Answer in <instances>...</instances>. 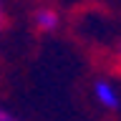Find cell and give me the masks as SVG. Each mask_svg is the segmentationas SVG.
<instances>
[{
    "instance_id": "277c9868",
    "label": "cell",
    "mask_w": 121,
    "mask_h": 121,
    "mask_svg": "<svg viewBox=\"0 0 121 121\" xmlns=\"http://www.w3.org/2000/svg\"><path fill=\"white\" fill-rule=\"evenodd\" d=\"M3 20H5V13H3V0H0V28H3Z\"/></svg>"
},
{
    "instance_id": "6da1fadb",
    "label": "cell",
    "mask_w": 121,
    "mask_h": 121,
    "mask_svg": "<svg viewBox=\"0 0 121 121\" xmlns=\"http://www.w3.org/2000/svg\"><path fill=\"white\" fill-rule=\"evenodd\" d=\"M93 93H96L98 104L104 106V108H111V111H116V108L121 106L119 93H116V88H113L108 81H96V86H93Z\"/></svg>"
},
{
    "instance_id": "7a4b0ae2",
    "label": "cell",
    "mask_w": 121,
    "mask_h": 121,
    "mask_svg": "<svg viewBox=\"0 0 121 121\" xmlns=\"http://www.w3.org/2000/svg\"><path fill=\"white\" fill-rule=\"evenodd\" d=\"M33 20H35L38 30H43V33H51V30L58 28L60 18H58V13H56V10H51V8H38L35 13H33Z\"/></svg>"
},
{
    "instance_id": "3957f363",
    "label": "cell",
    "mask_w": 121,
    "mask_h": 121,
    "mask_svg": "<svg viewBox=\"0 0 121 121\" xmlns=\"http://www.w3.org/2000/svg\"><path fill=\"white\" fill-rule=\"evenodd\" d=\"M0 121H23V119H18V116H15V113L5 111V108H0Z\"/></svg>"
}]
</instances>
